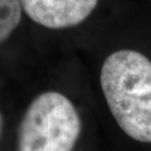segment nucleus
<instances>
[{
    "label": "nucleus",
    "mask_w": 151,
    "mask_h": 151,
    "mask_svg": "<svg viewBox=\"0 0 151 151\" xmlns=\"http://www.w3.org/2000/svg\"><path fill=\"white\" fill-rule=\"evenodd\" d=\"M2 131H4V116L0 112V139H1V135H2Z\"/></svg>",
    "instance_id": "obj_5"
},
{
    "label": "nucleus",
    "mask_w": 151,
    "mask_h": 151,
    "mask_svg": "<svg viewBox=\"0 0 151 151\" xmlns=\"http://www.w3.org/2000/svg\"><path fill=\"white\" fill-rule=\"evenodd\" d=\"M22 16V9L18 0H0V44L18 27Z\"/></svg>",
    "instance_id": "obj_4"
},
{
    "label": "nucleus",
    "mask_w": 151,
    "mask_h": 151,
    "mask_svg": "<svg viewBox=\"0 0 151 151\" xmlns=\"http://www.w3.org/2000/svg\"><path fill=\"white\" fill-rule=\"evenodd\" d=\"M100 83L111 114L131 139L151 143V60L120 49L105 58Z\"/></svg>",
    "instance_id": "obj_1"
},
{
    "label": "nucleus",
    "mask_w": 151,
    "mask_h": 151,
    "mask_svg": "<svg viewBox=\"0 0 151 151\" xmlns=\"http://www.w3.org/2000/svg\"><path fill=\"white\" fill-rule=\"evenodd\" d=\"M81 131L80 114L70 99L60 92H44L20 121L17 151H73Z\"/></svg>",
    "instance_id": "obj_2"
},
{
    "label": "nucleus",
    "mask_w": 151,
    "mask_h": 151,
    "mask_svg": "<svg viewBox=\"0 0 151 151\" xmlns=\"http://www.w3.org/2000/svg\"><path fill=\"white\" fill-rule=\"evenodd\" d=\"M32 22L49 28L64 29L83 22L96 8L99 0H18Z\"/></svg>",
    "instance_id": "obj_3"
}]
</instances>
